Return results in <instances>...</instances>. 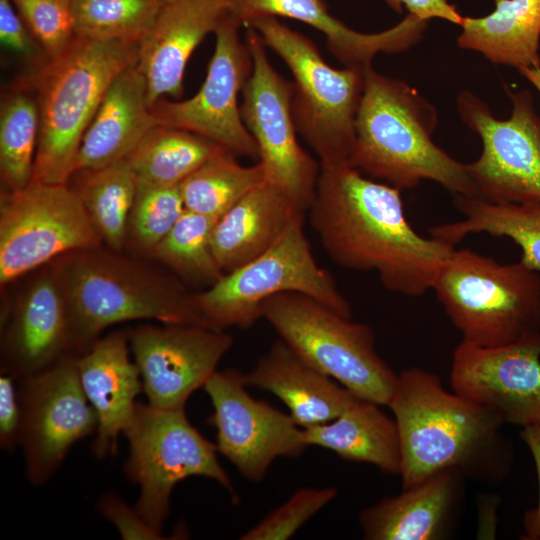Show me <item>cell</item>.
I'll use <instances>...</instances> for the list:
<instances>
[{
    "instance_id": "603a6c76",
    "label": "cell",
    "mask_w": 540,
    "mask_h": 540,
    "mask_svg": "<svg viewBox=\"0 0 540 540\" xmlns=\"http://www.w3.org/2000/svg\"><path fill=\"white\" fill-rule=\"evenodd\" d=\"M129 330H115L98 338L78 356L83 391L98 417L92 451L98 459L114 455L118 437L129 422L142 379L129 355Z\"/></svg>"
},
{
    "instance_id": "e575fe53",
    "label": "cell",
    "mask_w": 540,
    "mask_h": 540,
    "mask_svg": "<svg viewBox=\"0 0 540 540\" xmlns=\"http://www.w3.org/2000/svg\"><path fill=\"white\" fill-rule=\"evenodd\" d=\"M165 0H73L76 37L139 43Z\"/></svg>"
},
{
    "instance_id": "f546056e",
    "label": "cell",
    "mask_w": 540,
    "mask_h": 540,
    "mask_svg": "<svg viewBox=\"0 0 540 540\" xmlns=\"http://www.w3.org/2000/svg\"><path fill=\"white\" fill-rule=\"evenodd\" d=\"M224 149L195 133L156 125L127 157L142 185H180L207 159ZM226 149V148H225Z\"/></svg>"
},
{
    "instance_id": "52a82bcc",
    "label": "cell",
    "mask_w": 540,
    "mask_h": 540,
    "mask_svg": "<svg viewBox=\"0 0 540 540\" xmlns=\"http://www.w3.org/2000/svg\"><path fill=\"white\" fill-rule=\"evenodd\" d=\"M432 289L463 342L496 347L540 332V273L520 261L454 249Z\"/></svg>"
},
{
    "instance_id": "f1b7e54d",
    "label": "cell",
    "mask_w": 540,
    "mask_h": 540,
    "mask_svg": "<svg viewBox=\"0 0 540 540\" xmlns=\"http://www.w3.org/2000/svg\"><path fill=\"white\" fill-rule=\"evenodd\" d=\"M454 206L464 219L432 227V237L454 246L472 233L508 237L521 248L519 261L540 273V202H490L454 195Z\"/></svg>"
},
{
    "instance_id": "1f68e13d",
    "label": "cell",
    "mask_w": 540,
    "mask_h": 540,
    "mask_svg": "<svg viewBox=\"0 0 540 540\" xmlns=\"http://www.w3.org/2000/svg\"><path fill=\"white\" fill-rule=\"evenodd\" d=\"M235 155L225 148L218 151L180 183L186 210L218 220L266 181L260 162L244 166Z\"/></svg>"
},
{
    "instance_id": "f35d334b",
    "label": "cell",
    "mask_w": 540,
    "mask_h": 540,
    "mask_svg": "<svg viewBox=\"0 0 540 540\" xmlns=\"http://www.w3.org/2000/svg\"><path fill=\"white\" fill-rule=\"evenodd\" d=\"M98 508L101 515L114 525L124 540L165 539L162 532L145 521L135 507L132 508L114 493L109 492L101 496Z\"/></svg>"
},
{
    "instance_id": "9a60e30c",
    "label": "cell",
    "mask_w": 540,
    "mask_h": 540,
    "mask_svg": "<svg viewBox=\"0 0 540 540\" xmlns=\"http://www.w3.org/2000/svg\"><path fill=\"white\" fill-rule=\"evenodd\" d=\"M240 27L229 15L218 25L206 78L194 96L181 101L160 99L151 111L158 125L195 133L236 155L258 159L257 144L238 105V96L253 68L249 46L239 35Z\"/></svg>"
},
{
    "instance_id": "83f0119b",
    "label": "cell",
    "mask_w": 540,
    "mask_h": 540,
    "mask_svg": "<svg viewBox=\"0 0 540 540\" xmlns=\"http://www.w3.org/2000/svg\"><path fill=\"white\" fill-rule=\"evenodd\" d=\"M482 17H464L459 47L489 61L520 68L540 67V0H494Z\"/></svg>"
},
{
    "instance_id": "7a4b0ae2",
    "label": "cell",
    "mask_w": 540,
    "mask_h": 540,
    "mask_svg": "<svg viewBox=\"0 0 540 540\" xmlns=\"http://www.w3.org/2000/svg\"><path fill=\"white\" fill-rule=\"evenodd\" d=\"M396 421L403 489L445 469L497 484L511 473L514 446L492 410L447 391L439 376L418 367L398 375L387 405Z\"/></svg>"
},
{
    "instance_id": "277c9868",
    "label": "cell",
    "mask_w": 540,
    "mask_h": 540,
    "mask_svg": "<svg viewBox=\"0 0 540 540\" xmlns=\"http://www.w3.org/2000/svg\"><path fill=\"white\" fill-rule=\"evenodd\" d=\"M64 295L73 352L83 354L107 327L131 320L208 327L194 294L118 251L74 250L51 262Z\"/></svg>"
},
{
    "instance_id": "484cf974",
    "label": "cell",
    "mask_w": 540,
    "mask_h": 540,
    "mask_svg": "<svg viewBox=\"0 0 540 540\" xmlns=\"http://www.w3.org/2000/svg\"><path fill=\"white\" fill-rule=\"evenodd\" d=\"M291 198L265 181L230 208L215 224L212 249L224 273L258 257L286 231L298 216H304Z\"/></svg>"
},
{
    "instance_id": "d6a6232c",
    "label": "cell",
    "mask_w": 540,
    "mask_h": 540,
    "mask_svg": "<svg viewBox=\"0 0 540 540\" xmlns=\"http://www.w3.org/2000/svg\"><path fill=\"white\" fill-rule=\"evenodd\" d=\"M40 116L37 101L24 85L7 94L0 107V176L6 191L32 181Z\"/></svg>"
},
{
    "instance_id": "8992f818",
    "label": "cell",
    "mask_w": 540,
    "mask_h": 540,
    "mask_svg": "<svg viewBox=\"0 0 540 540\" xmlns=\"http://www.w3.org/2000/svg\"><path fill=\"white\" fill-rule=\"evenodd\" d=\"M253 28L293 76L291 109L297 132L320 166L346 164L355 141V121L371 67L330 66L315 43L274 16H257Z\"/></svg>"
},
{
    "instance_id": "3957f363",
    "label": "cell",
    "mask_w": 540,
    "mask_h": 540,
    "mask_svg": "<svg viewBox=\"0 0 540 540\" xmlns=\"http://www.w3.org/2000/svg\"><path fill=\"white\" fill-rule=\"evenodd\" d=\"M435 107L402 80L366 72L348 164L400 190L431 180L453 195L477 196L466 164L436 145Z\"/></svg>"
},
{
    "instance_id": "7bdbcfd3",
    "label": "cell",
    "mask_w": 540,
    "mask_h": 540,
    "mask_svg": "<svg viewBox=\"0 0 540 540\" xmlns=\"http://www.w3.org/2000/svg\"><path fill=\"white\" fill-rule=\"evenodd\" d=\"M520 436L531 452L539 486L537 506L527 510L524 514V534L522 539L540 540V427L530 426L522 428Z\"/></svg>"
},
{
    "instance_id": "7c38bea8",
    "label": "cell",
    "mask_w": 540,
    "mask_h": 540,
    "mask_svg": "<svg viewBox=\"0 0 540 540\" xmlns=\"http://www.w3.org/2000/svg\"><path fill=\"white\" fill-rule=\"evenodd\" d=\"M512 104L506 120L488 104L462 91L456 105L463 123L482 141L480 157L466 164L478 197L490 202H540V116L528 90L504 86Z\"/></svg>"
},
{
    "instance_id": "b9f144b4",
    "label": "cell",
    "mask_w": 540,
    "mask_h": 540,
    "mask_svg": "<svg viewBox=\"0 0 540 540\" xmlns=\"http://www.w3.org/2000/svg\"><path fill=\"white\" fill-rule=\"evenodd\" d=\"M384 2L396 13L406 9L409 14L426 21L438 18L460 26L464 18L449 0H384Z\"/></svg>"
},
{
    "instance_id": "8d00e7d4",
    "label": "cell",
    "mask_w": 540,
    "mask_h": 540,
    "mask_svg": "<svg viewBox=\"0 0 540 540\" xmlns=\"http://www.w3.org/2000/svg\"><path fill=\"white\" fill-rule=\"evenodd\" d=\"M335 487H303L248 529L241 540H286L337 495Z\"/></svg>"
},
{
    "instance_id": "4fadbf2b",
    "label": "cell",
    "mask_w": 540,
    "mask_h": 540,
    "mask_svg": "<svg viewBox=\"0 0 540 540\" xmlns=\"http://www.w3.org/2000/svg\"><path fill=\"white\" fill-rule=\"evenodd\" d=\"M246 29L253 68L241 92V117L257 144L266 181L282 189L305 213L315 192L320 164L298 142L291 109L292 82L273 67L257 31Z\"/></svg>"
},
{
    "instance_id": "5b68a950",
    "label": "cell",
    "mask_w": 540,
    "mask_h": 540,
    "mask_svg": "<svg viewBox=\"0 0 540 540\" xmlns=\"http://www.w3.org/2000/svg\"><path fill=\"white\" fill-rule=\"evenodd\" d=\"M138 43L74 37L23 84L40 116L32 181L68 184L82 138L112 81L136 64Z\"/></svg>"
},
{
    "instance_id": "4dcf8cb0",
    "label": "cell",
    "mask_w": 540,
    "mask_h": 540,
    "mask_svg": "<svg viewBox=\"0 0 540 540\" xmlns=\"http://www.w3.org/2000/svg\"><path fill=\"white\" fill-rule=\"evenodd\" d=\"M72 188L80 198L102 242L120 252L127 237L129 214L137 192V177L127 158L105 167L78 172ZM76 174V173H75Z\"/></svg>"
},
{
    "instance_id": "4316f807",
    "label": "cell",
    "mask_w": 540,
    "mask_h": 540,
    "mask_svg": "<svg viewBox=\"0 0 540 540\" xmlns=\"http://www.w3.org/2000/svg\"><path fill=\"white\" fill-rule=\"evenodd\" d=\"M380 406L356 397L335 419L302 428L304 441L307 446L330 450L344 460L368 463L384 473L400 475L397 424Z\"/></svg>"
},
{
    "instance_id": "ab89813d",
    "label": "cell",
    "mask_w": 540,
    "mask_h": 540,
    "mask_svg": "<svg viewBox=\"0 0 540 540\" xmlns=\"http://www.w3.org/2000/svg\"><path fill=\"white\" fill-rule=\"evenodd\" d=\"M0 41L27 58H47L11 0H0Z\"/></svg>"
},
{
    "instance_id": "7402d4cb",
    "label": "cell",
    "mask_w": 540,
    "mask_h": 540,
    "mask_svg": "<svg viewBox=\"0 0 540 540\" xmlns=\"http://www.w3.org/2000/svg\"><path fill=\"white\" fill-rule=\"evenodd\" d=\"M227 11L242 26L257 16L285 17L310 25L324 35L330 53L346 67L372 66L378 53L406 51L422 38L428 24L407 13L384 31L363 33L331 15L323 0H227Z\"/></svg>"
},
{
    "instance_id": "2e32d148",
    "label": "cell",
    "mask_w": 540,
    "mask_h": 540,
    "mask_svg": "<svg viewBox=\"0 0 540 540\" xmlns=\"http://www.w3.org/2000/svg\"><path fill=\"white\" fill-rule=\"evenodd\" d=\"M246 387L243 373L228 368L215 371L203 389L213 407L218 453L248 481L261 482L276 458L298 457L308 446L289 413L255 399Z\"/></svg>"
},
{
    "instance_id": "d6986e66",
    "label": "cell",
    "mask_w": 540,
    "mask_h": 540,
    "mask_svg": "<svg viewBox=\"0 0 540 540\" xmlns=\"http://www.w3.org/2000/svg\"><path fill=\"white\" fill-rule=\"evenodd\" d=\"M226 15L227 0H165L138 43L150 108L164 96H180L188 60Z\"/></svg>"
},
{
    "instance_id": "74e56055",
    "label": "cell",
    "mask_w": 540,
    "mask_h": 540,
    "mask_svg": "<svg viewBox=\"0 0 540 540\" xmlns=\"http://www.w3.org/2000/svg\"><path fill=\"white\" fill-rule=\"evenodd\" d=\"M47 58L60 55L74 34L73 0H11Z\"/></svg>"
},
{
    "instance_id": "44dd1931",
    "label": "cell",
    "mask_w": 540,
    "mask_h": 540,
    "mask_svg": "<svg viewBox=\"0 0 540 540\" xmlns=\"http://www.w3.org/2000/svg\"><path fill=\"white\" fill-rule=\"evenodd\" d=\"M68 354H75L68 309L49 267L31 282L14 308L2 343L1 373L19 381Z\"/></svg>"
},
{
    "instance_id": "d4e9b609",
    "label": "cell",
    "mask_w": 540,
    "mask_h": 540,
    "mask_svg": "<svg viewBox=\"0 0 540 540\" xmlns=\"http://www.w3.org/2000/svg\"><path fill=\"white\" fill-rule=\"evenodd\" d=\"M245 384L279 398L301 428L338 417L357 397L336 380L301 359L280 338L254 367L243 373Z\"/></svg>"
},
{
    "instance_id": "ffe728a7",
    "label": "cell",
    "mask_w": 540,
    "mask_h": 540,
    "mask_svg": "<svg viewBox=\"0 0 540 540\" xmlns=\"http://www.w3.org/2000/svg\"><path fill=\"white\" fill-rule=\"evenodd\" d=\"M465 475L445 469L386 496L359 514L367 540H441L457 526L465 500Z\"/></svg>"
},
{
    "instance_id": "ac0fdd59",
    "label": "cell",
    "mask_w": 540,
    "mask_h": 540,
    "mask_svg": "<svg viewBox=\"0 0 540 540\" xmlns=\"http://www.w3.org/2000/svg\"><path fill=\"white\" fill-rule=\"evenodd\" d=\"M450 386L505 424L540 427V332L496 347L461 341L453 352Z\"/></svg>"
},
{
    "instance_id": "8fae6325",
    "label": "cell",
    "mask_w": 540,
    "mask_h": 540,
    "mask_svg": "<svg viewBox=\"0 0 540 540\" xmlns=\"http://www.w3.org/2000/svg\"><path fill=\"white\" fill-rule=\"evenodd\" d=\"M102 239L80 198L68 184L31 181L5 191L0 207V283Z\"/></svg>"
},
{
    "instance_id": "ee69618b",
    "label": "cell",
    "mask_w": 540,
    "mask_h": 540,
    "mask_svg": "<svg viewBox=\"0 0 540 540\" xmlns=\"http://www.w3.org/2000/svg\"><path fill=\"white\" fill-rule=\"evenodd\" d=\"M518 71L540 93V67L520 68V69H518Z\"/></svg>"
},
{
    "instance_id": "d590c367",
    "label": "cell",
    "mask_w": 540,
    "mask_h": 540,
    "mask_svg": "<svg viewBox=\"0 0 540 540\" xmlns=\"http://www.w3.org/2000/svg\"><path fill=\"white\" fill-rule=\"evenodd\" d=\"M185 211L179 185L138 184L129 214L127 237L151 255Z\"/></svg>"
},
{
    "instance_id": "9c48e42d",
    "label": "cell",
    "mask_w": 540,
    "mask_h": 540,
    "mask_svg": "<svg viewBox=\"0 0 540 540\" xmlns=\"http://www.w3.org/2000/svg\"><path fill=\"white\" fill-rule=\"evenodd\" d=\"M303 218L296 217L267 251L194 294L209 328H249L261 318L266 299L286 292L309 296L342 316L352 317L351 306L334 278L314 258Z\"/></svg>"
},
{
    "instance_id": "ba28073f",
    "label": "cell",
    "mask_w": 540,
    "mask_h": 540,
    "mask_svg": "<svg viewBox=\"0 0 540 540\" xmlns=\"http://www.w3.org/2000/svg\"><path fill=\"white\" fill-rule=\"evenodd\" d=\"M260 311L261 318L306 363L358 398L388 405L398 375L377 353L371 327L294 292L269 297Z\"/></svg>"
},
{
    "instance_id": "cb8c5ba5",
    "label": "cell",
    "mask_w": 540,
    "mask_h": 540,
    "mask_svg": "<svg viewBox=\"0 0 540 540\" xmlns=\"http://www.w3.org/2000/svg\"><path fill=\"white\" fill-rule=\"evenodd\" d=\"M156 125L145 78L133 64L112 81L103 96L79 146L74 174L127 158Z\"/></svg>"
},
{
    "instance_id": "836d02e7",
    "label": "cell",
    "mask_w": 540,
    "mask_h": 540,
    "mask_svg": "<svg viewBox=\"0 0 540 540\" xmlns=\"http://www.w3.org/2000/svg\"><path fill=\"white\" fill-rule=\"evenodd\" d=\"M217 221L185 209L151 256L181 278L211 286L225 274L212 249V235Z\"/></svg>"
},
{
    "instance_id": "6da1fadb",
    "label": "cell",
    "mask_w": 540,
    "mask_h": 540,
    "mask_svg": "<svg viewBox=\"0 0 540 540\" xmlns=\"http://www.w3.org/2000/svg\"><path fill=\"white\" fill-rule=\"evenodd\" d=\"M310 224L337 265L376 272L383 287L409 297L432 289L455 246L418 234L401 190L365 177L348 163L320 166Z\"/></svg>"
},
{
    "instance_id": "5bb4252c",
    "label": "cell",
    "mask_w": 540,
    "mask_h": 540,
    "mask_svg": "<svg viewBox=\"0 0 540 540\" xmlns=\"http://www.w3.org/2000/svg\"><path fill=\"white\" fill-rule=\"evenodd\" d=\"M78 356L68 354L19 381V438L28 481L45 484L71 447L97 432L98 417L79 377Z\"/></svg>"
},
{
    "instance_id": "30bf717a",
    "label": "cell",
    "mask_w": 540,
    "mask_h": 540,
    "mask_svg": "<svg viewBox=\"0 0 540 540\" xmlns=\"http://www.w3.org/2000/svg\"><path fill=\"white\" fill-rule=\"evenodd\" d=\"M123 434L129 444L125 473L140 488L135 509L155 529L162 532L172 491L188 477L212 479L237 499L215 443L190 423L185 408L161 409L137 402Z\"/></svg>"
},
{
    "instance_id": "e0dca14e",
    "label": "cell",
    "mask_w": 540,
    "mask_h": 540,
    "mask_svg": "<svg viewBox=\"0 0 540 540\" xmlns=\"http://www.w3.org/2000/svg\"><path fill=\"white\" fill-rule=\"evenodd\" d=\"M129 345L148 404L182 409L217 371L233 338L201 325L143 324L129 330Z\"/></svg>"
},
{
    "instance_id": "60d3db41",
    "label": "cell",
    "mask_w": 540,
    "mask_h": 540,
    "mask_svg": "<svg viewBox=\"0 0 540 540\" xmlns=\"http://www.w3.org/2000/svg\"><path fill=\"white\" fill-rule=\"evenodd\" d=\"M16 379L7 373L0 376V446L12 450L19 445L22 409Z\"/></svg>"
}]
</instances>
